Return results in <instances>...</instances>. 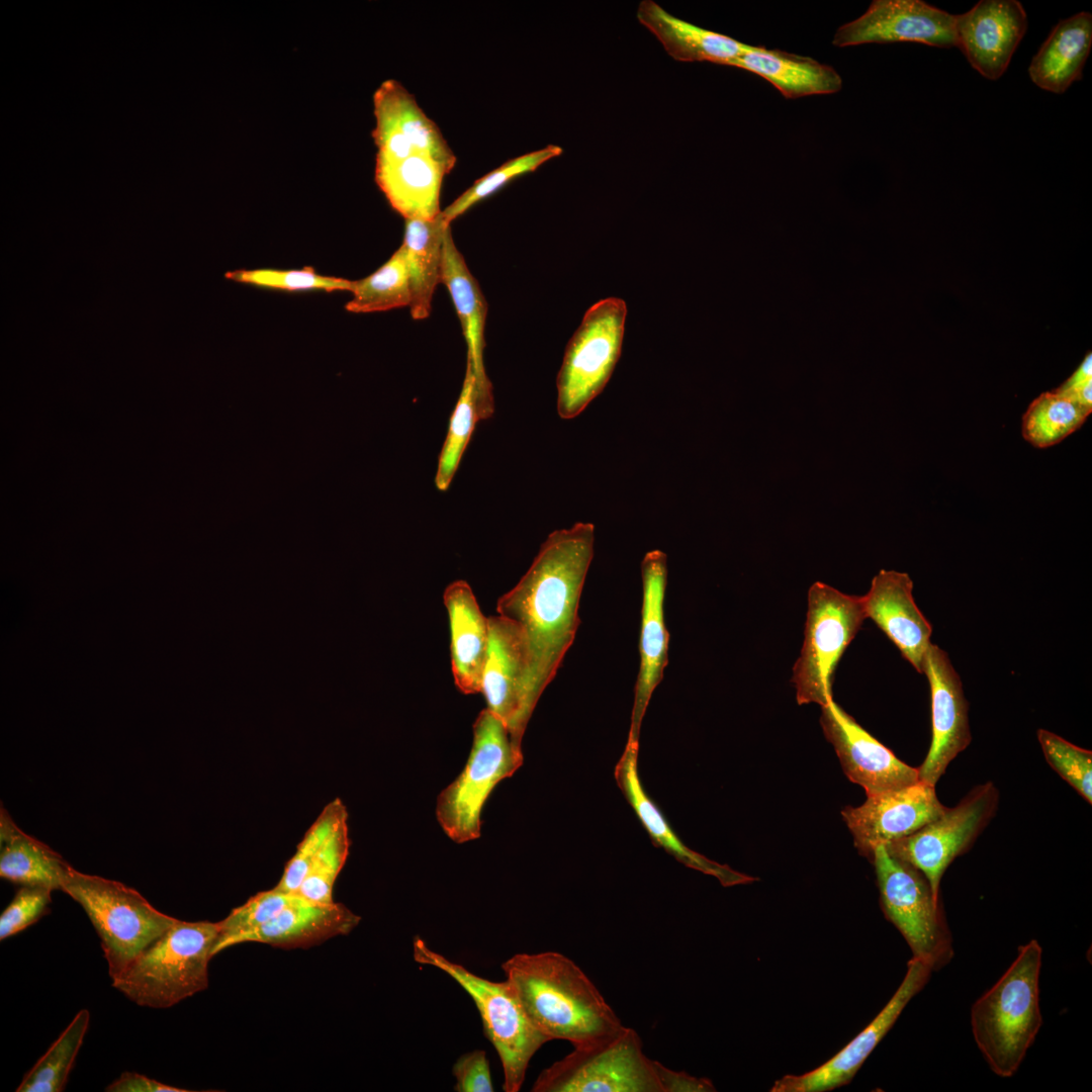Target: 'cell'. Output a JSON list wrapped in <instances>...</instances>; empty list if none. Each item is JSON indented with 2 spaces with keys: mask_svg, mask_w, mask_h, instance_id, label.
<instances>
[{
  "mask_svg": "<svg viewBox=\"0 0 1092 1092\" xmlns=\"http://www.w3.org/2000/svg\"><path fill=\"white\" fill-rule=\"evenodd\" d=\"M594 545L592 523L550 533L526 573L497 600L496 613L516 623L525 641L533 710L574 641Z\"/></svg>",
  "mask_w": 1092,
  "mask_h": 1092,
  "instance_id": "cell-1",
  "label": "cell"
},
{
  "mask_svg": "<svg viewBox=\"0 0 1092 1092\" xmlns=\"http://www.w3.org/2000/svg\"><path fill=\"white\" fill-rule=\"evenodd\" d=\"M502 968L526 1016L549 1040L574 1046L623 1025L585 973L560 952L517 953Z\"/></svg>",
  "mask_w": 1092,
  "mask_h": 1092,
  "instance_id": "cell-2",
  "label": "cell"
},
{
  "mask_svg": "<svg viewBox=\"0 0 1092 1092\" xmlns=\"http://www.w3.org/2000/svg\"><path fill=\"white\" fill-rule=\"evenodd\" d=\"M1041 954L1035 939L1019 946L1009 968L972 1007L974 1040L999 1077L1009 1078L1017 1072L1042 1024Z\"/></svg>",
  "mask_w": 1092,
  "mask_h": 1092,
  "instance_id": "cell-3",
  "label": "cell"
},
{
  "mask_svg": "<svg viewBox=\"0 0 1092 1092\" xmlns=\"http://www.w3.org/2000/svg\"><path fill=\"white\" fill-rule=\"evenodd\" d=\"M218 922L176 921L112 981L133 1003L169 1008L208 987Z\"/></svg>",
  "mask_w": 1092,
  "mask_h": 1092,
  "instance_id": "cell-4",
  "label": "cell"
},
{
  "mask_svg": "<svg viewBox=\"0 0 1092 1092\" xmlns=\"http://www.w3.org/2000/svg\"><path fill=\"white\" fill-rule=\"evenodd\" d=\"M61 891L79 903L88 915L100 938L112 981L176 921L153 907L134 889L83 874L72 867Z\"/></svg>",
  "mask_w": 1092,
  "mask_h": 1092,
  "instance_id": "cell-5",
  "label": "cell"
},
{
  "mask_svg": "<svg viewBox=\"0 0 1092 1092\" xmlns=\"http://www.w3.org/2000/svg\"><path fill=\"white\" fill-rule=\"evenodd\" d=\"M521 744L488 709L473 724V742L460 775L439 794L436 817L446 835L456 843L480 836L483 806L503 780L522 765Z\"/></svg>",
  "mask_w": 1092,
  "mask_h": 1092,
  "instance_id": "cell-6",
  "label": "cell"
},
{
  "mask_svg": "<svg viewBox=\"0 0 1092 1092\" xmlns=\"http://www.w3.org/2000/svg\"><path fill=\"white\" fill-rule=\"evenodd\" d=\"M413 956L420 965L431 966L447 974L471 997L481 1017L484 1033L499 1057L504 1090L520 1091L531 1059L549 1038L528 1019L508 981L494 982L479 977L463 965L431 949L419 936L414 939Z\"/></svg>",
  "mask_w": 1092,
  "mask_h": 1092,
  "instance_id": "cell-7",
  "label": "cell"
},
{
  "mask_svg": "<svg viewBox=\"0 0 1092 1092\" xmlns=\"http://www.w3.org/2000/svg\"><path fill=\"white\" fill-rule=\"evenodd\" d=\"M533 1092H662L656 1061L643 1052L637 1031L622 1025L582 1044L544 1069Z\"/></svg>",
  "mask_w": 1092,
  "mask_h": 1092,
  "instance_id": "cell-8",
  "label": "cell"
},
{
  "mask_svg": "<svg viewBox=\"0 0 1092 1092\" xmlns=\"http://www.w3.org/2000/svg\"><path fill=\"white\" fill-rule=\"evenodd\" d=\"M866 619L862 597L821 581L810 586L804 642L792 676L799 705L822 707L833 700L834 670Z\"/></svg>",
  "mask_w": 1092,
  "mask_h": 1092,
  "instance_id": "cell-9",
  "label": "cell"
},
{
  "mask_svg": "<svg viewBox=\"0 0 1092 1092\" xmlns=\"http://www.w3.org/2000/svg\"><path fill=\"white\" fill-rule=\"evenodd\" d=\"M627 316L618 297L593 304L569 340L557 375V413L577 417L603 391L619 361Z\"/></svg>",
  "mask_w": 1092,
  "mask_h": 1092,
  "instance_id": "cell-10",
  "label": "cell"
},
{
  "mask_svg": "<svg viewBox=\"0 0 1092 1092\" xmlns=\"http://www.w3.org/2000/svg\"><path fill=\"white\" fill-rule=\"evenodd\" d=\"M883 912L907 941L913 958L937 971L953 956L942 905L921 872L892 856L884 845L872 855Z\"/></svg>",
  "mask_w": 1092,
  "mask_h": 1092,
  "instance_id": "cell-11",
  "label": "cell"
},
{
  "mask_svg": "<svg viewBox=\"0 0 1092 1092\" xmlns=\"http://www.w3.org/2000/svg\"><path fill=\"white\" fill-rule=\"evenodd\" d=\"M998 803L999 792L992 782L976 786L957 806L885 847L892 856L921 872L939 899L945 870L972 847L996 814Z\"/></svg>",
  "mask_w": 1092,
  "mask_h": 1092,
  "instance_id": "cell-12",
  "label": "cell"
},
{
  "mask_svg": "<svg viewBox=\"0 0 1092 1092\" xmlns=\"http://www.w3.org/2000/svg\"><path fill=\"white\" fill-rule=\"evenodd\" d=\"M487 618L489 641L481 693L486 709L505 724L512 738L522 744L534 711L528 699L525 641L521 629L512 620L498 614Z\"/></svg>",
  "mask_w": 1092,
  "mask_h": 1092,
  "instance_id": "cell-13",
  "label": "cell"
},
{
  "mask_svg": "<svg viewBox=\"0 0 1092 1092\" xmlns=\"http://www.w3.org/2000/svg\"><path fill=\"white\" fill-rule=\"evenodd\" d=\"M956 15L921 0H874L858 18L841 25L832 44L919 42L956 47Z\"/></svg>",
  "mask_w": 1092,
  "mask_h": 1092,
  "instance_id": "cell-14",
  "label": "cell"
},
{
  "mask_svg": "<svg viewBox=\"0 0 1092 1092\" xmlns=\"http://www.w3.org/2000/svg\"><path fill=\"white\" fill-rule=\"evenodd\" d=\"M935 787L923 782L868 796L858 807H846L841 814L858 852L870 860L881 845L906 837L946 811Z\"/></svg>",
  "mask_w": 1092,
  "mask_h": 1092,
  "instance_id": "cell-15",
  "label": "cell"
},
{
  "mask_svg": "<svg viewBox=\"0 0 1092 1092\" xmlns=\"http://www.w3.org/2000/svg\"><path fill=\"white\" fill-rule=\"evenodd\" d=\"M932 969L924 961L913 958L907 964L906 975L895 994L847 1045L820 1067L803 1075H787L777 1080L771 1092H823L849 1083L866 1059L894 1025L897 1018L927 984Z\"/></svg>",
  "mask_w": 1092,
  "mask_h": 1092,
  "instance_id": "cell-16",
  "label": "cell"
},
{
  "mask_svg": "<svg viewBox=\"0 0 1092 1092\" xmlns=\"http://www.w3.org/2000/svg\"><path fill=\"white\" fill-rule=\"evenodd\" d=\"M820 724L843 771L867 796L898 790L919 782L918 770L863 729L833 700L821 707Z\"/></svg>",
  "mask_w": 1092,
  "mask_h": 1092,
  "instance_id": "cell-17",
  "label": "cell"
},
{
  "mask_svg": "<svg viewBox=\"0 0 1092 1092\" xmlns=\"http://www.w3.org/2000/svg\"><path fill=\"white\" fill-rule=\"evenodd\" d=\"M922 672L930 686L932 738L917 770L920 782L935 787L948 764L971 743L969 705L960 675L947 653L936 644L929 645Z\"/></svg>",
  "mask_w": 1092,
  "mask_h": 1092,
  "instance_id": "cell-18",
  "label": "cell"
},
{
  "mask_svg": "<svg viewBox=\"0 0 1092 1092\" xmlns=\"http://www.w3.org/2000/svg\"><path fill=\"white\" fill-rule=\"evenodd\" d=\"M1027 29V15L1017 0H981L956 15V47L989 80L1006 71Z\"/></svg>",
  "mask_w": 1092,
  "mask_h": 1092,
  "instance_id": "cell-19",
  "label": "cell"
},
{
  "mask_svg": "<svg viewBox=\"0 0 1092 1092\" xmlns=\"http://www.w3.org/2000/svg\"><path fill=\"white\" fill-rule=\"evenodd\" d=\"M377 155L398 158L425 154L449 172L456 157L438 125L418 105L414 95L395 80L383 82L373 97Z\"/></svg>",
  "mask_w": 1092,
  "mask_h": 1092,
  "instance_id": "cell-20",
  "label": "cell"
},
{
  "mask_svg": "<svg viewBox=\"0 0 1092 1092\" xmlns=\"http://www.w3.org/2000/svg\"><path fill=\"white\" fill-rule=\"evenodd\" d=\"M642 608L639 642L640 664L635 685L630 733L639 736L640 727L653 691L661 681L667 664L669 635L664 621L667 557L658 549L645 554L641 562Z\"/></svg>",
  "mask_w": 1092,
  "mask_h": 1092,
  "instance_id": "cell-21",
  "label": "cell"
},
{
  "mask_svg": "<svg viewBox=\"0 0 1092 1092\" xmlns=\"http://www.w3.org/2000/svg\"><path fill=\"white\" fill-rule=\"evenodd\" d=\"M913 582L905 572L880 570L862 596L866 617L887 635L912 666L922 672L932 628L915 604Z\"/></svg>",
  "mask_w": 1092,
  "mask_h": 1092,
  "instance_id": "cell-22",
  "label": "cell"
},
{
  "mask_svg": "<svg viewBox=\"0 0 1092 1092\" xmlns=\"http://www.w3.org/2000/svg\"><path fill=\"white\" fill-rule=\"evenodd\" d=\"M440 283L446 285L459 317L467 345V360L475 377L480 420H487L494 411L492 385L483 362L487 304L477 280L455 245L451 225L446 229L443 239Z\"/></svg>",
  "mask_w": 1092,
  "mask_h": 1092,
  "instance_id": "cell-23",
  "label": "cell"
},
{
  "mask_svg": "<svg viewBox=\"0 0 1092 1092\" xmlns=\"http://www.w3.org/2000/svg\"><path fill=\"white\" fill-rule=\"evenodd\" d=\"M639 736L629 732L628 741L615 770L617 782L650 836L678 861L713 876L723 886L747 884L756 879L718 863L686 846L667 824L660 810L646 795L638 775Z\"/></svg>",
  "mask_w": 1092,
  "mask_h": 1092,
  "instance_id": "cell-24",
  "label": "cell"
},
{
  "mask_svg": "<svg viewBox=\"0 0 1092 1092\" xmlns=\"http://www.w3.org/2000/svg\"><path fill=\"white\" fill-rule=\"evenodd\" d=\"M451 634V668L457 689L465 695L481 693L482 673L488 650L486 618L470 585L455 580L444 590Z\"/></svg>",
  "mask_w": 1092,
  "mask_h": 1092,
  "instance_id": "cell-25",
  "label": "cell"
},
{
  "mask_svg": "<svg viewBox=\"0 0 1092 1092\" xmlns=\"http://www.w3.org/2000/svg\"><path fill=\"white\" fill-rule=\"evenodd\" d=\"M360 920L359 915L341 903L318 904L294 893L289 903L273 919L244 935L240 943L259 942L283 948L308 947L350 933Z\"/></svg>",
  "mask_w": 1092,
  "mask_h": 1092,
  "instance_id": "cell-26",
  "label": "cell"
},
{
  "mask_svg": "<svg viewBox=\"0 0 1092 1092\" xmlns=\"http://www.w3.org/2000/svg\"><path fill=\"white\" fill-rule=\"evenodd\" d=\"M448 173L443 165L425 154L376 159V183L405 219H434L441 213V186Z\"/></svg>",
  "mask_w": 1092,
  "mask_h": 1092,
  "instance_id": "cell-27",
  "label": "cell"
},
{
  "mask_svg": "<svg viewBox=\"0 0 1092 1092\" xmlns=\"http://www.w3.org/2000/svg\"><path fill=\"white\" fill-rule=\"evenodd\" d=\"M637 19L679 62H710L729 66L751 46L679 19L651 0L640 2Z\"/></svg>",
  "mask_w": 1092,
  "mask_h": 1092,
  "instance_id": "cell-28",
  "label": "cell"
},
{
  "mask_svg": "<svg viewBox=\"0 0 1092 1092\" xmlns=\"http://www.w3.org/2000/svg\"><path fill=\"white\" fill-rule=\"evenodd\" d=\"M1091 46V13L1082 11L1061 20L1030 62L1031 81L1042 90L1064 93L1082 78Z\"/></svg>",
  "mask_w": 1092,
  "mask_h": 1092,
  "instance_id": "cell-29",
  "label": "cell"
},
{
  "mask_svg": "<svg viewBox=\"0 0 1092 1092\" xmlns=\"http://www.w3.org/2000/svg\"><path fill=\"white\" fill-rule=\"evenodd\" d=\"M729 66L758 75L790 99L833 94L842 88V79L831 66L761 46H751Z\"/></svg>",
  "mask_w": 1092,
  "mask_h": 1092,
  "instance_id": "cell-30",
  "label": "cell"
},
{
  "mask_svg": "<svg viewBox=\"0 0 1092 1092\" xmlns=\"http://www.w3.org/2000/svg\"><path fill=\"white\" fill-rule=\"evenodd\" d=\"M0 876L20 886L62 890L70 864L43 842L24 833L5 809L0 817Z\"/></svg>",
  "mask_w": 1092,
  "mask_h": 1092,
  "instance_id": "cell-31",
  "label": "cell"
},
{
  "mask_svg": "<svg viewBox=\"0 0 1092 1092\" xmlns=\"http://www.w3.org/2000/svg\"><path fill=\"white\" fill-rule=\"evenodd\" d=\"M449 225L441 213L434 219H405L401 247L408 275L411 314L416 321L431 313L432 298L441 281L443 239Z\"/></svg>",
  "mask_w": 1092,
  "mask_h": 1092,
  "instance_id": "cell-32",
  "label": "cell"
},
{
  "mask_svg": "<svg viewBox=\"0 0 1092 1092\" xmlns=\"http://www.w3.org/2000/svg\"><path fill=\"white\" fill-rule=\"evenodd\" d=\"M1090 413L1091 410L1055 390L1043 392L1022 417V436L1035 447L1053 446L1078 430Z\"/></svg>",
  "mask_w": 1092,
  "mask_h": 1092,
  "instance_id": "cell-33",
  "label": "cell"
},
{
  "mask_svg": "<svg viewBox=\"0 0 1092 1092\" xmlns=\"http://www.w3.org/2000/svg\"><path fill=\"white\" fill-rule=\"evenodd\" d=\"M89 1021V1011L80 1010L47 1053L25 1074L16 1091H63L83 1043Z\"/></svg>",
  "mask_w": 1092,
  "mask_h": 1092,
  "instance_id": "cell-34",
  "label": "cell"
},
{
  "mask_svg": "<svg viewBox=\"0 0 1092 1092\" xmlns=\"http://www.w3.org/2000/svg\"><path fill=\"white\" fill-rule=\"evenodd\" d=\"M353 297L346 309L355 313L384 311L410 306L411 290L403 248L367 277L355 280Z\"/></svg>",
  "mask_w": 1092,
  "mask_h": 1092,
  "instance_id": "cell-35",
  "label": "cell"
},
{
  "mask_svg": "<svg viewBox=\"0 0 1092 1092\" xmlns=\"http://www.w3.org/2000/svg\"><path fill=\"white\" fill-rule=\"evenodd\" d=\"M478 421V392L471 364L467 360L461 392L452 412L448 433L439 456L435 477L439 490L445 491L450 486Z\"/></svg>",
  "mask_w": 1092,
  "mask_h": 1092,
  "instance_id": "cell-36",
  "label": "cell"
},
{
  "mask_svg": "<svg viewBox=\"0 0 1092 1092\" xmlns=\"http://www.w3.org/2000/svg\"><path fill=\"white\" fill-rule=\"evenodd\" d=\"M562 151V148L559 146L549 145L543 149L507 161L496 169L476 180L451 204L443 209L441 214L444 220L451 224L456 217L463 214L480 200L496 192L511 180L535 171L548 160L560 156Z\"/></svg>",
  "mask_w": 1092,
  "mask_h": 1092,
  "instance_id": "cell-37",
  "label": "cell"
},
{
  "mask_svg": "<svg viewBox=\"0 0 1092 1092\" xmlns=\"http://www.w3.org/2000/svg\"><path fill=\"white\" fill-rule=\"evenodd\" d=\"M294 893L274 887L252 896L243 905L233 909L218 922V935L212 948V957L228 947L239 944L247 933L273 919L291 900Z\"/></svg>",
  "mask_w": 1092,
  "mask_h": 1092,
  "instance_id": "cell-38",
  "label": "cell"
},
{
  "mask_svg": "<svg viewBox=\"0 0 1092 1092\" xmlns=\"http://www.w3.org/2000/svg\"><path fill=\"white\" fill-rule=\"evenodd\" d=\"M346 821H348L347 809L340 799L327 804L287 861L282 877L275 887L284 892L296 893L315 854L338 826Z\"/></svg>",
  "mask_w": 1092,
  "mask_h": 1092,
  "instance_id": "cell-39",
  "label": "cell"
},
{
  "mask_svg": "<svg viewBox=\"0 0 1092 1092\" xmlns=\"http://www.w3.org/2000/svg\"><path fill=\"white\" fill-rule=\"evenodd\" d=\"M348 821L342 823L313 857L297 894L318 903H334L333 889L349 854Z\"/></svg>",
  "mask_w": 1092,
  "mask_h": 1092,
  "instance_id": "cell-40",
  "label": "cell"
},
{
  "mask_svg": "<svg viewBox=\"0 0 1092 1092\" xmlns=\"http://www.w3.org/2000/svg\"><path fill=\"white\" fill-rule=\"evenodd\" d=\"M228 280L260 287L287 291L299 290H347L352 291L354 281L316 273L312 268L302 269H238L224 274Z\"/></svg>",
  "mask_w": 1092,
  "mask_h": 1092,
  "instance_id": "cell-41",
  "label": "cell"
},
{
  "mask_svg": "<svg viewBox=\"0 0 1092 1092\" xmlns=\"http://www.w3.org/2000/svg\"><path fill=\"white\" fill-rule=\"evenodd\" d=\"M1037 739L1050 766L1089 804L1092 803V752L1045 729Z\"/></svg>",
  "mask_w": 1092,
  "mask_h": 1092,
  "instance_id": "cell-42",
  "label": "cell"
},
{
  "mask_svg": "<svg viewBox=\"0 0 1092 1092\" xmlns=\"http://www.w3.org/2000/svg\"><path fill=\"white\" fill-rule=\"evenodd\" d=\"M52 892L43 887L20 886L0 916V939L17 934L46 915Z\"/></svg>",
  "mask_w": 1092,
  "mask_h": 1092,
  "instance_id": "cell-43",
  "label": "cell"
},
{
  "mask_svg": "<svg viewBox=\"0 0 1092 1092\" xmlns=\"http://www.w3.org/2000/svg\"><path fill=\"white\" fill-rule=\"evenodd\" d=\"M452 1074L456 1080L455 1091L491 1092L494 1090L489 1062L483 1050H474L459 1057L453 1066Z\"/></svg>",
  "mask_w": 1092,
  "mask_h": 1092,
  "instance_id": "cell-44",
  "label": "cell"
},
{
  "mask_svg": "<svg viewBox=\"0 0 1092 1092\" xmlns=\"http://www.w3.org/2000/svg\"><path fill=\"white\" fill-rule=\"evenodd\" d=\"M656 1071L662 1092H711L716 1090L709 1079L698 1078L687 1072L671 1070L657 1061Z\"/></svg>",
  "mask_w": 1092,
  "mask_h": 1092,
  "instance_id": "cell-45",
  "label": "cell"
},
{
  "mask_svg": "<svg viewBox=\"0 0 1092 1092\" xmlns=\"http://www.w3.org/2000/svg\"><path fill=\"white\" fill-rule=\"evenodd\" d=\"M107 1092H185L187 1090L161 1083L134 1072H123L109 1084Z\"/></svg>",
  "mask_w": 1092,
  "mask_h": 1092,
  "instance_id": "cell-46",
  "label": "cell"
},
{
  "mask_svg": "<svg viewBox=\"0 0 1092 1092\" xmlns=\"http://www.w3.org/2000/svg\"><path fill=\"white\" fill-rule=\"evenodd\" d=\"M1092 381V355L1087 354L1078 369L1064 382L1059 388L1055 389L1058 393H1067L1079 388L1085 383Z\"/></svg>",
  "mask_w": 1092,
  "mask_h": 1092,
  "instance_id": "cell-47",
  "label": "cell"
}]
</instances>
